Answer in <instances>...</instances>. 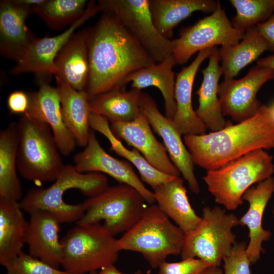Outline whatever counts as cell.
I'll return each mask as SVG.
<instances>
[{"label": "cell", "instance_id": "f6af8a7d", "mask_svg": "<svg viewBox=\"0 0 274 274\" xmlns=\"http://www.w3.org/2000/svg\"><path fill=\"white\" fill-rule=\"evenodd\" d=\"M272 114L274 117V103L269 106Z\"/></svg>", "mask_w": 274, "mask_h": 274}, {"label": "cell", "instance_id": "7dc6e473", "mask_svg": "<svg viewBox=\"0 0 274 274\" xmlns=\"http://www.w3.org/2000/svg\"><path fill=\"white\" fill-rule=\"evenodd\" d=\"M272 212V215H273V219H274V204H273V206Z\"/></svg>", "mask_w": 274, "mask_h": 274}, {"label": "cell", "instance_id": "9c48e42d", "mask_svg": "<svg viewBox=\"0 0 274 274\" xmlns=\"http://www.w3.org/2000/svg\"><path fill=\"white\" fill-rule=\"evenodd\" d=\"M201 217L198 226L185 235L181 258H197L219 267L236 242L232 229L239 225L238 218L218 206L204 207Z\"/></svg>", "mask_w": 274, "mask_h": 274}, {"label": "cell", "instance_id": "4fadbf2b", "mask_svg": "<svg viewBox=\"0 0 274 274\" xmlns=\"http://www.w3.org/2000/svg\"><path fill=\"white\" fill-rule=\"evenodd\" d=\"M140 105L151 127L162 138L172 162L188 183L190 190L198 194L200 187L194 173L195 164L182 139V134L172 119L159 111L155 101L150 95L142 92Z\"/></svg>", "mask_w": 274, "mask_h": 274}, {"label": "cell", "instance_id": "2e32d148", "mask_svg": "<svg viewBox=\"0 0 274 274\" xmlns=\"http://www.w3.org/2000/svg\"><path fill=\"white\" fill-rule=\"evenodd\" d=\"M110 126L117 139L124 141L138 150L151 166L164 174L180 177V172L170 159L164 145L153 134L142 111L133 121L112 122Z\"/></svg>", "mask_w": 274, "mask_h": 274}, {"label": "cell", "instance_id": "603a6c76", "mask_svg": "<svg viewBox=\"0 0 274 274\" xmlns=\"http://www.w3.org/2000/svg\"><path fill=\"white\" fill-rule=\"evenodd\" d=\"M209 58L207 66L201 70L203 80L196 91L198 106L195 111L207 128L213 132L232 123L225 119L218 97L219 80L223 71L219 65L220 58L217 48H213Z\"/></svg>", "mask_w": 274, "mask_h": 274}, {"label": "cell", "instance_id": "b9f144b4", "mask_svg": "<svg viewBox=\"0 0 274 274\" xmlns=\"http://www.w3.org/2000/svg\"><path fill=\"white\" fill-rule=\"evenodd\" d=\"M97 274H124L119 270L114 264L108 265L100 270Z\"/></svg>", "mask_w": 274, "mask_h": 274}, {"label": "cell", "instance_id": "e0dca14e", "mask_svg": "<svg viewBox=\"0 0 274 274\" xmlns=\"http://www.w3.org/2000/svg\"><path fill=\"white\" fill-rule=\"evenodd\" d=\"M33 9L14 0L1 1L0 53L3 57L17 63L37 38L25 25Z\"/></svg>", "mask_w": 274, "mask_h": 274}, {"label": "cell", "instance_id": "bcb514c9", "mask_svg": "<svg viewBox=\"0 0 274 274\" xmlns=\"http://www.w3.org/2000/svg\"><path fill=\"white\" fill-rule=\"evenodd\" d=\"M97 271H94V272H90L89 273H88V274H97Z\"/></svg>", "mask_w": 274, "mask_h": 274}, {"label": "cell", "instance_id": "1f68e13d", "mask_svg": "<svg viewBox=\"0 0 274 274\" xmlns=\"http://www.w3.org/2000/svg\"><path fill=\"white\" fill-rule=\"evenodd\" d=\"M266 50H269L268 45L256 26L247 29L237 44L222 47L219 51L224 80L233 79L241 70Z\"/></svg>", "mask_w": 274, "mask_h": 274}, {"label": "cell", "instance_id": "f546056e", "mask_svg": "<svg viewBox=\"0 0 274 274\" xmlns=\"http://www.w3.org/2000/svg\"><path fill=\"white\" fill-rule=\"evenodd\" d=\"M141 90L119 88L97 95L90 100L91 113L106 117L110 122L133 121L141 114Z\"/></svg>", "mask_w": 274, "mask_h": 274}, {"label": "cell", "instance_id": "f1b7e54d", "mask_svg": "<svg viewBox=\"0 0 274 274\" xmlns=\"http://www.w3.org/2000/svg\"><path fill=\"white\" fill-rule=\"evenodd\" d=\"M18 123L12 122L0 131V198L20 200L22 186L17 176Z\"/></svg>", "mask_w": 274, "mask_h": 274}, {"label": "cell", "instance_id": "30bf717a", "mask_svg": "<svg viewBox=\"0 0 274 274\" xmlns=\"http://www.w3.org/2000/svg\"><path fill=\"white\" fill-rule=\"evenodd\" d=\"M102 12L112 15L157 63L173 55V40L161 35L152 19L149 0H102Z\"/></svg>", "mask_w": 274, "mask_h": 274}, {"label": "cell", "instance_id": "f35d334b", "mask_svg": "<svg viewBox=\"0 0 274 274\" xmlns=\"http://www.w3.org/2000/svg\"><path fill=\"white\" fill-rule=\"evenodd\" d=\"M256 26L268 44L269 51H274V13L266 21L258 24Z\"/></svg>", "mask_w": 274, "mask_h": 274}, {"label": "cell", "instance_id": "ac0fdd59", "mask_svg": "<svg viewBox=\"0 0 274 274\" xmlns=\"http://www.w3.org/2000/svg\"><path fill=\"white\" fill-rule=\"evenodd\" d=\"M274 193V177L253 185L243 194V200L249 203L246 213L238 219L239 225L249 229V242L246 252L251 264L260 259L263 249L262 244L271 236L270 230L263 228L262 223L265 208Z\"/></svg>", "mask_w": 274, "mask_h": 274}, {"label": "cell", "instance_id": "44dd1931", "mask_svg": "<svg viewBox=\"0 0 274 274\" xmlns=\"http://www.w3.org/2000/svg\"><path fill=\"white\" fill-rule=\"evenodd\" d=\"M28 93L29 106L26 113L47 123L60 153L64 155H70L77 144L63 122L57 88L46 82H42L37 91Z\"/></svg>", "mask_w": 274, "mask_h": 274}, {"label": "cell", "instance_id": "e575fe53", "mask_svg": "<svg viewBox=\"0 0 274 274\" xmlns=\"http://www.w3.org/2000/svg\"><path fill=\"white\" fill-rule=\"evenodd\" d=\"M2 265L6 274H68L23 251Z\"/></svg>", "mask_w": 274, "mask_h": 274}, {"label": "cell", "instance_id": "8fae6325", "mask_svg": "<svg viewBox=\"0 0 274 274\" xmlns=\"http://www.w3.org/2000/svg\"><path fill=\"white\" fill-rule=\"evenodd\" d=\"M244 33L233 27L219 2L210 15L181 30L180 37L173 40V55L177 64H183L197 52L218 45L234 46Z\"/></svg>", "mask_w": 274, "mask_h": 274}, {"label": "cell", "instance_id": "3957f363", "mask_svg": "<svg viewBox=\"0 0 274 274\" xmlns=\"http://www.w3.org/2000/svg\"><path fill=\"white\" fill-rule=\"evenodd\" d=\"M54 182L46 188L29 189L19 201L22 210L29 214L38 211L48 212L61 224L77 222L85 213V207L83 202L76 204L66 203L63 198L65 192L77 189L84 195L91 197L109 187L108 179L103 174L80 173L71 165L64 164Z\"/></svg>", "mask_w": 274, "mask_h": 274}, {"label": "cell", "instance_id": "cb8c5ba5", "mask_svg": "<svg viewBox=\"0 0 274 274\" xmlns=\"http://www.w3.org/2000/svg\"><path fill=\"white\" fill-rule=\"evenodd\" d=\"M155 202L161 211L186 235L200 223L201 217L192 208L184 180L180 177L163 183L154 189Z\"/></svg>", "mask_w": 274, "mask_h": 274}, {"label": "cell", "instance_id": "74e56055", "mask_svg": "<svg viewBox=\"0 0 274 274\" xmlns=\"http://www.w3.org/2000/svg\"><path fill=\"white\" fill-rule=\"evenodd\" d=\"M7 106L12 114L26 113L29 106L28 93L21 90L12 92L8 96Z\"/></svg>", "mask_w": 274, "mask_h": 274}, {"label": "cell", "instance_id": "4dcf8cb0", "mask_svg": "<svg viewBox=\"0 0 274 274\" xmlns=\"http://www.w3.org/2000/svg\"><path fill=\"white\" fill-rule=\"evenodd\" d=\"M89 121L90 127L92 129L99 132L107 138L111 144V150L133 165L139 172L141 180L149 185L153 190L178 177L164 174L155 168L136 149L133 148L129 150L126 148L113 134L108 120L106 117L91 113Z\"/></svg>", "mask_w": 274, "mask_h": 274}, {"label": "cell", "instance_id": "ee69618b", "mask_svg": "<svg viewBox=\"0 0 274 274\" xmlns=\"http://www.w3.org/2000/svg\"><path fill=\"white\" fill-rule=\"evenodd\" d=\"M150 270H148L146 272H143L140 269L137 270L134 273V274H150Z\"/></svg>", "mask_w": 274, "mask_h": 274}, {"label": "cell", "instance_id": "d4e9b609", "mask_svg": "<svg viewBox=\"0 0 274 274\" xmlns=\"http://www.w3.org/2000/svg\"><path fill=\"white\" fill-rule=\"evenodd\" d=\"M177 64L173 55L159 62L140 68L129 75L124 80L125 86L131 83V88L142 90L150 86L157 88L164 100L165 116L173 119L176 111L174 97L176 79L173 68Z\"/></svg>", "mask_w": 274, "mask_h": 274}, {"label": "cell", "instance_id": "9a60e30c", "mask_svg": "<svg viewBox=\"0 0 274 274\" xmlns=\"http://www.w3.org/2000/svg\"><path fill=\"white\" fill-rule=\"evenodd\" d=\"M100 11L98 4L93 1L88 2L83 15L64 31L54 37L37 38L10 73L13 75L24 73L41 77L55 75L54 60L60 50L80 26Z\"/></svg>", "mask_w": 274, "mask_h": 274}, {"label": "cell", "instance_id": "4316f807", "mask_svg": "<svg viewBox=\"0 0 274 274\" xmlns=\"http://www.w3.org/2000/svg\"><path fill=\"white\" fill-rule=\"evenodd\" d=\"M57 82L63 122L77 145L85 147L90 133V101L85 90H77L67 84Z\"/></svg>", "mask_w": 274, "mask_h": 274}, {"label": "cell", "instance_id": "7bdbcfd3", "mask_svg": "<svg viewBox=\"0 0 274 274\" xmlns=\"http://www.w3.org/2000/svg\"><path fill=\"white\" fill-rule=\"evenodd\" d=\"M202 274H223L220 267L211 266L208 268Z\"/></svg>", "mask_w": 274, "mask_h": 274}, {"label": "cell", "instance_id": "5bb4252c", "mask_svg": "<svg viewBox=\"0 0 274 274\" xmlns=\"http://www.w3.org/2000/svg\"><path fill=\"white\" fill-rule=\"evenodd\" d=\"M74 166L83 173H104L119 183L130 185L138 190L149 204L155 203L153 192L149 190L134 171L131 163L113 157L102 148L95 134L90 130L87 144L74 156Z\"/></svg>", "mask_w": 274, "mask_h": 274}, {"label": "cell", "instance_id": "60d3db41", "mask_svg": "<svg viewBox=\"0 0 274 274\" xmlns=\"http://www.w3.org/2000/svg\"><path fill=\"white\" fill-rule=\"evenodd\" d=\"M46 0H14L20 5L30 8L34 11V9L43 4Z\"/></svg>", "mask_w": 274, "mask_h": 274}, {"label": "cell", "instance_id": "7402d4cb", "mask_svg": "<svg viewBox=\"0 0 274 274\" xmlns=\"http://www.w3.org/2000/svg\"><path fill=\"white\" fill-rule=\"evenodd\" d=\"M87 34V29L75 32L54 60L56 81L78 91L85 90L89 75Z\"/></svg>", "mask_w": 274, "mask_h": 274}, {"label": "cell", "instance_id": "484cf974", "mask_svg": "<svg viewBox=\"0 0 274 274\" xmlns=\"http://www.w3.org/2000/svg\"><path fill=\"white\" fill-rule=\"evenodd\" d=\"M218 1L214 0H149L153 22L159 33L171 40L174 28L195 11L213 13Z\"/></svg>", "mask_w": 274, "mask_h": 274}, {"label": "cell", "instance_id": "52a82bcc", "mask_svg": "<svg viewBox=\"0 0 274 274\" xmlns=\"http://www.w3.org/2000/svg\"><path fill=\"white\" fill-rule=\"evenodd\" d=\"M61 266L68 274H88L114 264L120 251L118 239L100 223L76 226L60 239Z\"/></svg>", "mask_w": 274, "mask_h": 274}, {"label": "cell", "instance_id": "277c9868", "mask_svg": "<svg viewBox=\"0 0 274 274\" xmlns=\"http://www.w3.org/2000/svg\"><path fill=\"white\" fill-rule=\"evenodd\" d=\"M273 160L266 150H254L220 168L207 170L202 179L215 202L234 211L243 204V195L249 188L272 176Z\"/></svg>", "mask_w": 274, "mask_h": 274}, {"label": "cell", "instance_id": "8d00e7d4", "mask_svg": "<svg viewBox=\"0 0 274 274\" xmlns=\"http://www.w3.org/2000/svg\"><path fill=\"white\" fill-rule=\"evenodd\" d=\"M211 266L209 263L197 258H186L175 262L165 260L159 265L158 274H202Z\"/></svg>", "mask_w": 274, "mask_h": 274}, {"label": "cell", "instance_id": "5b68a950", "mask_svg": "<svg viewBox=\"0 0 274 274\" xmlns=\"http://www.w3.org/2000/svg\"><path fill=\"white\" fill-rule=\"evenodd\" d=\"M18 123L17 170L25 180L55 181L63 164L52 130L41 119L27 113Z\"/></svg>", "mask_w": 274, "mask_h": 274}, {"label": "cell", "instance_id": "ffe728a7", "mask_svg": "<svg viewBox=\"0 0 274 274\" xmlns=\"http://www.w3.org/2000/svg\"><path fill=\"white\" fill-rule=\"evenodd\" d=\"M29 215L25 239L29 254L59 269L63 258L59 239L60 222L47 211H36Z\"/></svg>", "mask_w": 274, "mask_h": 274}, {"label": "cell", "instance_id": "d6a6232c", "mask_svg": "<svg viewBox=\"0 0 274 274\" xmlns=\"http://www.w3.org/2000/svg\"><path fill=\"white\" fill-rule=\"evenodd\" d=\"M85 0H46L34 9L36 14L51 29H60L72 25L84 13Z\"/></svg>", "mask_w": 274, "mask_h": 274}, {"label": "cell", "instance_id": "836d02e7", "mask_svg": "<svg viewBox=\"0 0 274 274\" xmlns=\"http://www.w3.org/2000/svg\"><path fill=\"white\" fill-rule=\"evenodd\" d=\"M236 13L231 22L235 29L245 32L268 19L274 13V0H230Z\"/></svg>", "mask_w": 274, "mask_h": 274}, {"label": "cell", "instance_id": "d590c367", "mask_svg": "<svg viewBox=\"0 0 274 274\" xmlns=\"http://www.w3.org/2000/svg\"><path fill=\"white\" fill-rule=\"evenodd\" d=\"M245 242H236L223 259V274H252Z\"/></svg>", "mask_w": 274, "mask_h": 274}, {"label": "cell", "instance_id": "ba28073f", "mask_svg": "<svg viewBox=\"0 0 274 274\" xmlns=\"http://www.w3.org/2000/svg\"><path fill=\"white\" fill-rule=\"evenodd\" d=\"M83 203L85 211L77 224L85 225L104 221L105 228L114 236L132 227L147 207V202L138 190L123 183L109 187Z\"/></svg>", "mask_w": 274, "mask_h": 274}, {"label": "cell", "instance_id": "ab89813d", "mask_svg": "<svg viewBox=\"0 0 274 274\" xmlns=\"http://www.w3.org/2000/svg\"><path fill=\"white\" fill-rule=\"evenodd\" d=\"M257 65L268 67L274 70V54L258 59L257 61Z\"/></svg>", "mask_w": 274, "mask_h": 274}, {"label": "cell", "instance_id": "7a4b0ae2", "mask_svg": "<svg viewBox=\"0 0 274 274\" xmlns=\"http://www.w3.org/2000/svg\"><path fill=\"white\" fill-rule=\"evenodd\" d=\"M183 141L195 164L216 169L254 150L274 149V117L269 106L262 104L246 120L208 133L185 135Z\"/></svg>", "mask_w": 274, "mask_h": 274}, {"label": "cell", "instance_id": "8992f818", "mask_svg": "<svg viewBox=\"0 0 274 274\" xmlns=\"http://www.w3.org/2000/svg\"><path fill=\"white\" fill-rule=\"evenodd\" d=\"M185 235L156 204H149L141 218L118 239L120 251L140 253L153 269L169 255L182 253Z\"/></svg>", "mask_w": 274, "mask_h": 274}, {"label": "cell", "instance_id": "6da1fadb", "mask_svg": "<svg viewBox=\"0 0 274 274\" xmlns=\"http://www.w3.org/2000/svg\"><path fill=\"white\" fill-rule=\"evenodd\" d=\"M89 75L85 91L89 101L97 95L123 88L124 79L142 67L156 63L112 15L102 12L87 29Z\"/></svg>", "mask_w": 274, "mask_h": 274}, {"label": "cell", "instance_id": "7c38bea8", "mask_svg": "<svg viewBox=\"0 0 274 274\" xmlns=\"http://www.w3.org/2000/svg\"><path fill=\"white\" fill-rule=\"evenodd\" d=\"M274 79V70L258 65L243 78L224 80L219 85L218 97L224 116L239 122L257 112L262 105L256 96L266 82Z\"/></svg>", "mask_w": 274, "mask_h": 274}, {"label": "cell", "instance_id": "83f0119b", "mask_svg": "<svg viewBox=\"0 0 274 274\" xmlns=\"http://www.w3.org/2000/svg\"><path fill=\"white\" fill-rule=\"evenodd\" d=\"M19 201L0 198V264L22 251L28 225Z\"/></svg>", "mask_w": 274, "mask_h": 274}, {"label": "cell", "instance_id": "d6986e66", "mask_svg": "<svg viewBox=\"0 0 274 274\" xmlns=\"http://www.w3.org/2000/svg\"><path fill=\"white\" fill-rule=\"evenodd\" d=\"M213 48L198 52L193 61L189 65L183 67L176 75L174 91L176 111L172 120L180 133L184 135L206 133V126L193 108L192 92L197 71L202 62L209 57Z\"/></svg>", "mask_w": 274, "mask_h": 274}]
</instances>
